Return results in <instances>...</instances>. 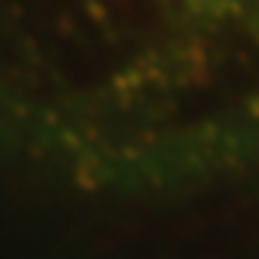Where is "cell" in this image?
Instances as JSON below:
<instances>
[{"instance_id":"1","label":"cell","mask_w":259,"mask_h":259,"mask_svg":"<svg viewBox=\"0 0 259 259\" xmlns=\"http://www.w3.org/2000/svg\"><path fill=\"white\" fill-rule=\"evenodd\" d=\"M57 113L259 259V0H63Z\"/></svg>"}]
</instances>
